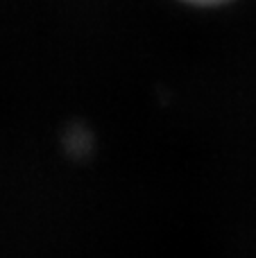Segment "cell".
Listing matches in <instances>:
<instances>
[{"mask_svg": "<svg viewBox=\"0 0 256 258\" xmlns=\"http://www.w3.org/2000/svg\"><path fill=\"white\" fill-rule=\"evenodd\" d=\"M186 3H198V5H216V3H225V0H186Z\"/></svg>", "mask_w": 256, "mask_h": 258, "instance_id": "6da1fadb", "label": "cell"}]
</instances>
